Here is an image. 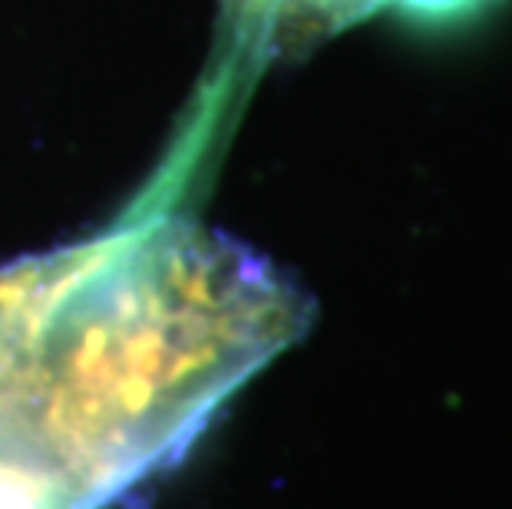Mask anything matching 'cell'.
I'll return each mask as SVG.
<instances>
[{"mask_svg": "<svg viewBox=\"0 0 512 509\" xmlns=\"http://www.w3.org/2000/svg\"><path fill=\"white\" fill-rule=\"evenodd\" d=\"M288 278L228 238L169 225L106 242L20 351L47 440L103 483L308 328Z\"/></svg>", "mask_w": 512, "mask_h": 509, "instance_id": "obj_1", "label": "cell"}, {"mask_svg": "<svg viewBox=\"0 0 512 509\" xmlns=\"http://www.w3.org/2000/svg\"><path fill=\"white\" fill-rule=\"evenodd\" d=\"M380 0H238V7L285 27H334L377 7Z\"/></svg>", "mask_w": 512, "mask_h": 509, "instance_id": "obj_2", "label": "cell"}]
</instances>
